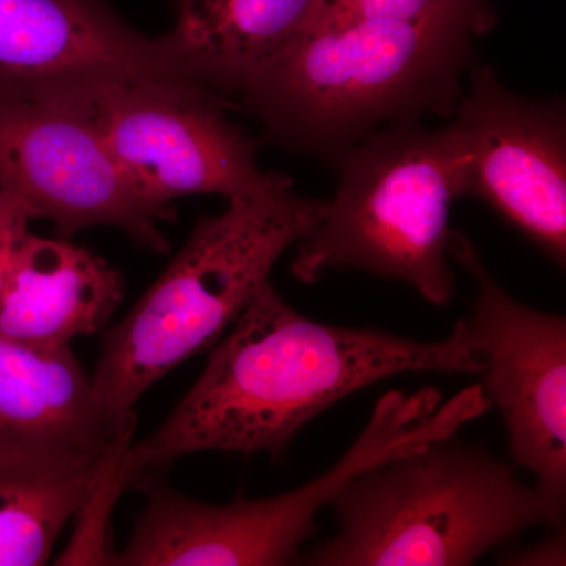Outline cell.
<instances>
[{
	"instance_id": "6",
	"label": "cell",
	"mask_w": 566,
	"mask_h": 566,
	"mask_svg": "<svg viewBox=\"0 0 566 566\" xmlns=\"http://www.w3.org/2000/svg\"><path fill=\"white\" fill-rule=\"evenodd\" d=\"M98 132L144 199L172 210L175 199H259L293 189L263 172L256 144L223 115L216 93L178 77L103 82L55 96Z\"/></svg>"
},
{
	"instance_id": "2",
	"label": "cell",
	"mask_w": 566,
	"mask_h": 566,
	"mask_svg": "<svg viewBox=\"0 0 566 566\" xmlns=\"http://www.w3.org/2000/svg\"><path fill=\"white\" fill-rule=\"evenodd\" d=\"M491 25L476 18L308 24L245 85V103L275 140L340 161L381 129L452 117L474 41Z\"/></svg>"
},
{
	"instance_id": "17",
	"label": "cell",
	"mask_w": 566,
	"mask_h": 566,
	"mask_svg": "<svg viewBox=\"0 0 566 566\" xmlns=\"http://www.w3.org/2000/svg\"><path fill=\"white\" fill-rule=\"evenodd\" d=\"M512 565H565V535L556 534L506 556Z\"/></svg>"
},
{
	"instance_id": "16",
	"label": "cell",
	"mask_w": 566,
	"mask_h": 566,
	"mask_svg": "<svg viewBox=\"0 0 566 566\" xmlns=\"http://www.w3.org/2000/svg\"><path fill=\"white\" fill-rule=\"evenodd\" d=\"M29 212L9 193L0 191V290L14 253L29 233Z\"/></svg>"
},
{
	"instance_id": "7",
	"label": "cell",
	"mask_w": 566,
	"mask_h": 566,
	"mask_svg": "<svg viewBox=\"0 0 566 566\" xmlns=\"http://www.w3.org/2000/svg\"><path fill=\"white\" fill-rule=\"evenodd\" d=\"M449 255L476 283L464 326L483 360V394L504 420L513 463L535 476L554 528L566 505V322L517 303L474 244L450 233Z\"/></svg>"
},
{
	"instance_id": "13",
	"label": "cell",
	"mask_w": 566,
	"mask_h": 566,
	"mask_svg": "<svg viewBox=\"0 0 566 566\" xmlns=\"http://www.w3.org/2000/svg\"><path fill=\"white\" fill-rule=\"evenodd\" d=\"M174 31L164 35L185 80L214 92H243L304 29L316 0H178Z\"/></svg>"
},
{
	"instance_id": "3",
	"label": "cell",
	"mask_w": 566,
	"mask_h": 566,
	"mask_svg": "<svg viewBox=\"0 0 566 566\" xmlns=\"http://www.w3.org/2000/svg\"><path fill=\"white\" fill-rule=\"evenodd\" d=\"M324 207L290 189L230 200L221 214L197 223L158 281L104 335L92 382L115 428L133 427L142 395L233 326Z\"/></svg>"
},
{
	"instance_id": "11",
	"label": "cell",
	"mask_w": 566,
	"mask_h": 566,
	"mask_svg": "<svg viewBox=\"0 0 566 566\" xmlns=\"http://www.w3.org/2000/svg\"><path fill=\"white\" fill-rule=\"evenodd\" d=\"M123 300V279L102 256L66 238L29 233L0 290V335L40 349L104 329Z\"/></svg>"
},
{
	"instance_id": "10",
	"label": "cell",
	"mask_w": 566,
	"mask_h": 566,
	"mask_svg": "<svg viewBox=\"0 0 566 566\" xmlns=\"http://www.w3.org/2000/svg\"><path fill=\"white\" fill-rule=\"evenodd\" d=\"M158 77L185 80L164 36L134 31L104 0H0V102Z\"/></svg>"
},
{
	"instance_id": "15",
	"label": "cell",
	"mask_w": 566,
	"mask_h": 566,
	"mask_svg": "<svg viewBox=\"0 0 566 566\" xmlns=\"http://www.w3.org/2000/svg\"><path fill=\"white\" fill-rule=\"evenodd\" d=\"M436 18L494 21L485 0H316L308 24L354 20L416 22Z\"/></svg>"
},
{
	"instance_id": "1",
	"label": "cell",
	"mask_w": 566,
	"mask_h": 566,
	"mask_svg": "<svg viewBox=\"0 0 566 566\" xmlns=\"http://www.w3.org/2000/svg\"><path fill=\"white\" fill-rule=\"evenodd\" d=\"M482 370L463 319L438 342L329 326L294 311L268 283L169 419L129 444L126 474L208 450L279 455L301 428L364 387L412 371Z\"/></svg>"
},
{
	"instance_id": "14",
	"label": "cell",
	"mask_w": 566,
	"mask_h": 566,
	"mask_svg": "<svg viewBox=\"0 0 566 566\" xmlns=\"http://www.w3.org/2000/svg\"><path fill=\"white\" fill-rule=\"evenodd\" d=\"M112 450L104 457L0 453V566L48 564L52 547L66 524L80 515Z\"/></svg>"
},
{
	"instance_id": "12",
	"label": "cell",
	"mask_w": 566,
	"mask_h": 566,
	"mask_svg": "<svg viewBox=\"0 0 566 566\" xmlns=\"http://www.w3.org/2000/svg\"><path fill=\"white\" fill-rule=\"evenodd\" d=\"M133 428L106 419L71 348H33L0 335V453L104 457Z\"/></svg>"
},
{
	"instance_id": "5",
	"label": "cell",
	"mask_w": 566,
	"mask_h": 566,
	"mask_svg": "<svg viewBox=\"0 0 566 566\" xmlns=\"http://www.w3.org/2000/svg\"><path fill=\"white\" fill-rule=\"evenodd\" d=\"M464 158L453 120L441 129L390 126L346 151L334 199L297 243L294 277L315 283L329 271H365L449 304V216L463 196Z\"/></svg>"
},
{
	"instance_id": "9",
	"label": "cell",
	"mask_w": 566,
	"mask_h": 566,
	"mask_svg": "<svg viewBox=\"0 0 566 566\" xmlns=\"http://www.w3.org/2000/svg\"><path fill=\"white\" fill-rule=\"evenodd\" d=\"M452 117L464 142L463 196L490 205L564 266V102L516 95L493 70L474 63Z\"/></svg>"
},
{
	"instance_id": "4",
	"label": "cell",
	"mask_w": 566,
	"mask_h": 566,
	"mask_svg": "<svg viewBox=\"0 0 566 566\" xmlns=\"http://www.w3.org/2000/svg\"><path fill=\"white\" fill-rule=\"evenodd\" d=\"M333 506L337 534L305 564L471 565L527 528L553 527L538 488L455 434L376 464Z\"/></svg>"
},
{
	"instance_id": "8",
	"label": "cell",
	"mask_w": 566,
	"mask_h": 566,
	"mask_svg": "<svg viewBox=\"0 0 566 566\" xmlns=\"http://www.w3.org/2000/svg\"><path fill=\"white\" fill-rule=\"evenodd\" d=\"M0 191L61 238L107 226L166 252L159 223L174 211L144 199L98 132L57 99L0 102Z\"/></svg>"
}]
</instances>
